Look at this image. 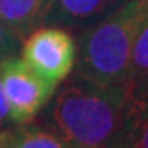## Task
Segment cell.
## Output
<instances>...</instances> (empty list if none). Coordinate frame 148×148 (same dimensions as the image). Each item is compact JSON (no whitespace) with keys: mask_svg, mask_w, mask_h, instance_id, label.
<instances>
[{"mask_svg":"<svg viewBox=\"0 0 148 148\" xmlns=\"http://www.w3.org/2000/svg\"><path fill=\"white\" fill-rule=\"evenodd\" d=\"M53 95L46 123L73 147H123L135 117V99L125 86H101L73 74Z\"/></svg>","mask_w":148,"mask_h":148,"instance_id":"1","label":"cell"},{"mask_svg":"<svg viewBox=\"0 0 148 148\" xmlns=\"http://www.w3.org/2000/svg\"><path fill=\"white\" fill-rule=\"evenodd\" d=\"M148 18V0H127L82 30L74 74L101 86H125L130 54Z\"/></svg>","mask_w":148,"mask_h":148,"instance_id":"2","label":"cell"},{"mask_svg":"<svg viewBox=\"0 0 148 148\" xmlns=\"http://www.w3.org/2000/svg\"><path fill=\"white\" fill-rule=\"evenodd\" d=\"M21 59L46 81L58 87L73 73L76 63V43L64 28H36L23 40Z\"/></svg>","mask_w":148,"mask_h":148,"instance_id":"3","label":"cell"},{"mask_svg":"<svg viewBox=\"0 0 148 148\" xmlns=\"http://www.w3.org/2000/svg\"><path fill=\"white\" fill-rule=\"evenodd\" d=\"M0 82L15 125L32 122L56 92L23 59L13 56L0 59Z\"/></svg>","mask_w":148,"mask_h":148,"instance_id":"4","label":"cell"},{"mask_svg":"<svg viewBox=\"0 0 148 148\" xmlns=\"http://www.w3.org/2000/svg\"><path fill=\"white\" fill-rule=\"evenodd\" d=\"M125 2L127 0H54L46 21L86 30Z\"/></svg>","mask_w":148,"mask_h":148,"instance_id":"5","label":"cell"},{"mask_svg":"<svg viewBox=\"0 0 148 148\" xmlns=\"http://www.w3.org/2000/svg\"><path fill=\"white\" fill-rule=\"evenodd\" d=\"M54 0H0V21L21 38L45 23Z\"/></svg>","mask_w":148,"mask_h":148,"instance_id":"6","label":"cell"},{"mask_svg":"<svg viewBox=\"0 0 148 148\" xmlns=\"http://www.w3.org/2000/svg\"><path fill=\"white\" fill-rule=\"evenodd\" d=\"M0 148H76L51 128L30 127L0 130Z\"/></svg>","mask_w":148,"mask_h":148,"instance_id":"7","label":"cell"},{"mask_svg":"<svg viewBox=\"0 0 148 148\" xmlns=\"http://www.w3.org/2000/svg\"><path fill=\"white\" fill-rule=\"evenodd\" d=\"M148 81V18L140 28L130 54L128 63V76H127V87L130 94L135 92L138 87H142Z\"/></svg>","mask_w":148,"mask_h":148,"instance_id":"8","label":"cell"},{"mask_svg":"<svg viewBox=\"0 0 148 148\" xmlns=\"http://www.w3.org/2000/svg\"><path fill=\"white\" fill-rule=\"evenodd\" d=\"M123 147L127 148H148V109H143L135 102V117Z\"/></svg>","mask_w":148,"mask_h":148,"instance_id":"9","label":"cell"},{"mask_svg":"<svg viewBox=\"0 0 148 148\" xmlns=\"http://www.w3.org/2000/svg\"><path fill=\"white\" fill-rule=\"evenodd\" d=\"M20 41H21V38L13 30H10L5 23L0 21V59L7 58V56H12V53L16 51Z\"/></svg>","mask_w":148,"mask_h":148,"instance_id":"10","label":"cell"},{"mask_svg":"<svg viewBox=\"0 0 148 148\" xmlns=\"http://www.w3.org/2000/svg\"><path fill=\"white\" fill-rule=\"evenodd\" d=\"M7 123H12L10 110H8V102H7L5 92H3V87H2V82H0V130L5 127Z\"/></svg>","mask_w":148,"mask_h":148,"instance_id":"11","label":"cell"},{"mask_svg":"<svg viewBox=\"0 0 148 148\" xmlns=\"http://www.w3.org/2000/svg\"><path fill=\"white\" fill-rule=\"evenodd\" d=\"M132 95H133V99H135V102H137L140 107L148 109V81L142 86V87H138L135 92H132Z\"/></svg>","mask_w":148,"mask_h":148,"instance_id":"12","label":"cell"},{"mask_svg":"<svg viewBox=\"0 0 148 148\" xmlns=\"http://www.w3.org/2000/svg\"><path fill=\"white\" fill-rule=\"evenodd\" d=\"M117 148H127V147H117Z\"/></svg>","mask_w":148,"mask_h":148,"instance_id":"13","label":"cell"}]
</instances>
